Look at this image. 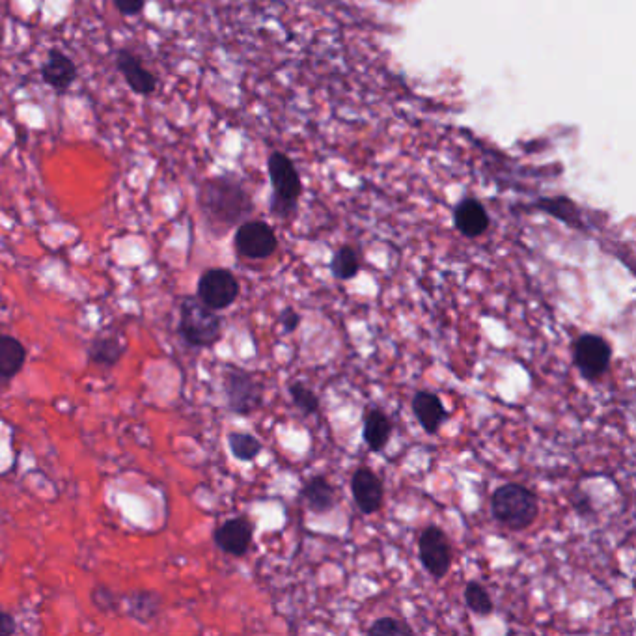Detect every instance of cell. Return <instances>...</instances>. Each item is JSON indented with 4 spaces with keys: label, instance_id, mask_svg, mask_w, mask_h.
<instances>
[{
    "label": "cell",
    "instance_id": "cell-1",
    "mask_svg": "<svg viewBox=\"0 0 636 636\" xmlns=\"http://www.w3.org/2000/svg\"><path fill=\"white\" fill-rule=\"evenodd\" d=\"M198 204L211 224L226 230L243 221L252 209L249 196L241 187L224 178L206 181L198 194Z\"/></svg>",
    "mask_w": 636,
    "mask_h": 636
},
{
    "label": "cell",
    "instance_id": "cell-2",
    "mask_svg": "<svg viewBox=\"0 0 636 636\" xmlns=\"http://www.w3.org/2000/svg\"><path fill=\"white\" fill-rule=\"evenodd\" d=\"M491 513L500 525L521 532L538 519L540 502L525 485L506 484L493 493Z\"/></svg>",
    "mask_w": 636,
    "mask_h": 636
},
{
    "label": "cell",
    "instance_id": "cell-3",
    "mask_svg": "<svg viewBox=\"0 0 636 636\" xmlns=\"http://www.w3.org/2000/svg\"><path fill=\"white\" fill-rule=\"evenodd\" d=\"M178 331L185 344L191 347L215 346L222 336V318L217 310L204 305L198 295L181 299Z\"/></svg>",
    "mask_w": 636,
    "mask_h": 636
},
{
    "label": "cell",
    "instance_id": "cell-4",
    "mask_svg": "<svg viewBox=\"0 0 636 636\" xmlns=\"http://www.w3.org/2000/svg\"><path fill=\"white\" fill-rule=\"evenodd\" d=\"M222 381L228 409L234 415L249 416L262 407L263 385L254 375L239 366H226Z\"/></svg>",
    "mask_w": 636,
    "mask_h": 636
},
{
    "label": "cell",
    "instance_id": "cell-5",
    "mask_svg": "<svg viewBox=\"0 0 636 636\" xmlns=\"http://www.w3.org/2000/svg\"><path fill=\"white\" fill-rule=\"evenodd\" d=\"M612 347L599 334H582L573 344V364L586 381H597L609 372Z\"/></svg>",
    "mask_w": 636,
    "mask_h": 636
},
{
    "label": "cell",
    "instance_id": "cell-6",
    "mask_svg": "<svg viewBox=\"0 0 636 636\" xmlns=\"http://www.w3.org/2000/svg\"><path fill=\"white\" fill-rule=\"evenodd\" d=\"M269 174L273 183V211L280 217H288L301 194L299 176L290 159L280 153H275L269 159Z\"/></svg>",
    "mask_w": 636,
    "mask_h": 636
},
{
    "label": "cell",
    "instance_id": "cell-7",
    "mask_svg": "<svg viewBox=\"0 0 636 636\" xmlns=\"http://www.w3.org/2000/svg\"><path fill=\"white\" fill-rule=\"evenodd\" d=\"M239 280L228 269H208L198 280V299L209 308L221 312L234 305L239 297Z\"/></svg>",
    "mask_w": 636,
    "mask_h": 636
},
{
    "label": "cell",
    "instance_id": "cell-8",
    "mask_svg": "<svg viewBox=\"0 0 636 636\" xmlns=\"http://www.w3.org/2000/svg\"><path fill=\"white\" fill-rule=\"evenodd\" d=\"M420 562L431 577L444 579L452 567V547L443 528L429 525L424 528L418 541Z\"/></svg>",
    "mask_w": 636,
    "mask_h": 636
},
{
    "label": "cell",
    "instance_id": "cell-9",
    "mask_svg": "<svg viewBox=\"0 0 636 636\" xmlns=\"http://www.w3.org/2000/svg\"><path fill=\"white\" fill-rule=\"evenodd\" d=\"M236 250L247 260H267L278 249L275 230L262 221L243 222L237 228Z\"/></svg>",
    "mask_w": 636,
    "mask_h": 636
},
{
    "label": "cell",
    "instance_id": "cell-10",
    "mask_svg": "<svg viewBox=\"0 0 636 636\" xmlns=\"http://www.w3.org/2000/svg\"><path fill=\"white\" fill-rule=\"evenodd\" d=\"M116 68L122 73L127 86L139 96H153L159 81L153 71L142 64V58L131 49H120L116 53Z\"/></svg>",
    "mask_w": 636,
    "mask_h": 636
},
{
    "label": "cell",
    "instance_id": "cell-11",
    "mask_svg": "<svg viewBox=\"0 0 636 636\" xmlns=\"http://www.w3.org/2000/svg\"><path fill=\"white\" fill-rule=\"evenodd\" d=\"M351 493L359 506V510L366 515H372L381 510L385 500V487L381 478L368 467H360L353 472L351 478Z\"/></svg>",
    "mask_w": 636,
    "mask_h": 636
},
{
    "label": "cell",
    "instance_id": "cell-12",
    "mask_svg": "<svg viewBox=\"0 0 636 636\" xmlns=\"http://www.w3.org/2000/svg\"><path fill=\"white\" fill-rule=\"evenodd\" d=\"M213 541L222 553L245 556L252 545V523L245 517L230 519L213 532Z\"/></svg>",
    "mask_w": 636,
    "mask_h": 636
},
{
    "label": "cell",
    "instance_id": "cell-13",
    "mask_svg": "<svg viewBox=\"0 0 636 636\" xmlns=\"http://www.w3.org/2000/svg\"><path fill=\"white\" fill-rule=\"evenodd\" d=\"M40 73L43 83L51 86L56 94H66L79 75L75 62L60 49H49Z\"/></svg>",
    "mask_w": 636,
    "mask_h": 636
},
{
    "label": "cell",
    "instance_id": "cell-14",
    "mask_svg": "<svg viewBox=\"0 0 636 636\" xmlns=\"http://www.w3.org/2000/svg\"><path fill=\"white\" fill-rule=\"evenodd\" d=\"M411 407H413L416 420L420 422V426L428 435L439 433L444 420L448 418L441 398L429 390H418L411 401Z\"/></svg>",
    "mask_w": 636,
    "mask_h": 636
},
{
    "label": "cell",
    "instance_id": "cell-15",
    "mask_svg": "<svg viewBox=\"0 0 636 636\" xmlns=\"http://www.w3.org/2000/svg\"><path fill=\"white\" fill-rule=\"evenodd\" d=\"M392 420L388 418L385 411L381 409H366L364 415V428H362V439L372 452H383L387 448L388 441L392 437Z\"/></svg>",
    "mask_w": 636,
    "mask_h": 636
},
{
    "label": "cell",
    "instance_id": "cell-16",
    "mask_svg": "<svg viewBox=\"0 0 636 636\" xmlns=\"http://www.w3.org/2000/svg\"><path fill=\"white\" fill-rule=\"evenodd\" d=\"M454 222L463 236L480 237L489 228V215L478 200H463L456 208Z\"/></svg>",
    "mask_w": 636,
    "mask_h": 636
},
{
    "label": "cell",
    "instance_id": "cell-17",
    "mask_svg": "<svg viewBox=\"0 0 636 636\" xmlns=\"http://www.w3.org/2000/svg\"><path fill=\"white\" fill-rule=\"evenodd\" d=\"M124 353V340L120 336H114V334H105V336H97L92 340V344L88 347V360L94 366L114 368L122 360Z\"/></svg>",
    "mask_w": 636,
    "mask_h": 636
},
{
    "label": "cell",
    "instance_id": "cell-18",
    "mask_svg": "<svg viewBox=\"0 0 636 636\" xmlns=\"http://www.w3.org/2000/svg\"><path fill=\"white\" fill-rule=\"evenodd\" d=\"M27 362V347L12 334H0V377L14 379Z\"/></svg>",
    "mask_w": 636,
    "mask_h": 636
},
{
    "label": "cell",
    "instance_id": "cell-19",
    "mask_svg": "<svg viewBox=\"0 0 636 636\" xmlns=\"http://www.w3.org/2000/svg\"><path fill=\"white\" fill-rule=\"evenodd\" d=\"M125 605H127L129 618L146 625V623H152L161 614L163 599L161 595L150 590H139L125 597Z\"/></svg>",
    "mask_w": 636,
    "mask_h": 636
},
{
    "label": "cell",
    "instance_id": "cell-20",
    "mask_svg": "<svg viewBox=\"0 0 636 636\" xmlns=\"http://www.w3.org/2000/svg\"><path fill=\"white\" fill-rule=\"evenodd\" d=\"M303 500L310 512H331L336 506V491L325 476H316L303 487Z\"/></svg>",
    "mask_w": 636,
    "mask_h": 636
},
{
    "label": "cell",
    "instance_id": "cell-21",
    "mask_svg": "<svg viewBox=\"0 0 636 636\" xmlns=\"http://www.w3.org/2000/svg\"><path fill=\"white\" fill-rule=\"evenodd\" d=\"M228 446H230V452L239 461H254L263 450L262 443L254 435L241 433V431H232L228 435Z\"/></svg>",
    "mask_w": 636,
    "mask_h": 636
},
{
    "label": "cell",
    "instance_id": "cell-22",
    "mask_svg": "<svg viewBox=\"0 0 636 636\" xmlns=\"http://www.w3.org/2000/svg\"><path fill=\"white\" fill-rule=\"evenodd\" d=\"M359 269V256L351 247H342L332 256L331 271L338 280H351L357 277Z\"/></svg>",
    "mask_w": 636,
    "mask_h": 636
},
{
    "label": "cell",
    "instance_id": "cell-23",
    "mask_svg": "<svg viewBox=\"0 0 636 636\" xmlns=\"http://www.w3.org/2000/svg\"><path fill=\"white\" fill-rule=\"evenodd\" d=\"M465 603L474 614L489 616L493 612V599L480 582L471 581L465 586Z\"/></svg>",
    "mask_w": 636,
    "mask_h": 636
},
{
    "label": "cell",
    "instance_id": "cell-24",
    "mask_svg": "<svg viewBox=\"0 0 636 636\" xmlns=\"http://www.w3.org/2000/svg\"><path fill=\"white\" fill-rule=\"evenodd\" d=\"M368 635L372 636H411L415 635V629L403 620L398 618H379L375 620L370 629H368Z\"/></svg>",
    "mask_w": 636,
    "mask_h": 636
},
{
    "label": "cell",
    "instance_id": "cell-25",
    "mask_svg": "<svg viewBox=\"0 0 636 636\" xmlns=\"http://www.w3.org/2000/svg\"><path fill=\"white\" fill-rule=\"evenodd\" d=\"M291 400L295 403L297 409H301L305 415H312L319 409L318 396L310 390V388L303 385L301 381H295L290 385Z\"/></svg>",
    "mask_w": 636,
    "mask_h": 636
},
{
    "label": "cell",
    "instance_id": "cell-26",
    "mask_svg": "<svg viewBox=\"0 0 636 636\" xmlns=\"http://www.w3.org/2000/svg\"><path fill=\"white\" fill-rule=\"evenodd\" d=\"M90 601L101 612H116L120 609V597L107 586H94L90 592Z\"/></svg>",
    "mask_w": 636,
    "mask_h": 636
},
{
    "label": "cell",
    "instance_id": "cell-27",
    "mask_svg": "<svg viewBox=\"0 0 636 636\" xmlns=\"http://www.w3.org/2000/svg\"><path fill=\"white\" fill-rule=\"evenodd\" d=\"M116 10L125 17H135L142 14V10L146 8V0H112Z\"/></svg>",
    "mask_w": 636,
    "mask_h": 636
},
{
    "label": "cell",
    "instance_id": "cell-28",
    "mask_svg": "<svg viewBox=\"0 0 636 636\" xmlns=\"http://www.w3.org/2000/svg\"><path fill=\"white\" fill-rule=\"evenodd\" d=\"M280 325H282V329L284 332L297 331V327H299V323H301V316H299V312L295 310V308H291V306H286L282 312H280Z\"/></svg>",
    "mask_w": 636,
    "mask_h": 636
},
{
    "label": "cell",
    "instance_id": "cell-29",
    "mask_svg": "<svg viewBox=\"0 0 636 636\" xmlns=\"http://www.w3.org/2000/svg\"><path fill=\"white\" fill-rule=\"evenodd\" d=\"M17 633V623L10 612L0 607V636H12Z\"/></svg>",
    "mask_w": 636,
    "mask_h": 636
},
{
    "label": "cell",
    "instance_id": "cell-30",
    "mask_svg": "<svg viewBox=\"0 0 636 636\" xmlns=\"http://www.w3.org/2000/svg\"><path fill=\"white\" fill-rule=\"evenodd\" d=\"M6 38V2L0 0V45Z\"/></svg>",
    "mask_w": 636,
    "mask_h": 636
}]
</instances>
